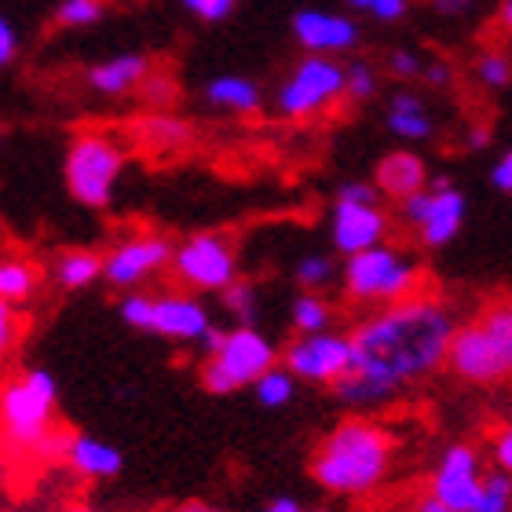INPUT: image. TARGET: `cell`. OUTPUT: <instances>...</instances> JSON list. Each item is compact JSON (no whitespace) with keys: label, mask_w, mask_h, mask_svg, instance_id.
I'll use <instances>...</instances> for the list:
<instances>
[{"label":"cell","mask_w":512,"mask_h":512,"mask_svg":"<svg viewBox=\"0 0 512 512\" xmlns=\"http://www.w3.org/2000/svg\"><path fill=\"white\" fill-rule=\"evenodd\" d=\"M107 15V0H59L55 22L66 30H81V26H96Z\"/></svg>","instance_id":"cell-30"},{"label":"cell","mask_w":512,"mask_h":512,"mask_svg":"<svg viewBox=\"0 0 512 512\" xmlns=\"http://www.w3.org/2000/svg\"><path fill=\"white\" fill-rule=\"evenodd\" d=\"M136 136L154 154H180L183 147L194 143V128L191 121L172 114V110H154V114H143L136 121Z\"/></svg>","instance_id":"cell-21"},{"label":"cell","mask_w":512,"mask_h":512,"mask_svg":"<svg viewBox=\"0 0 512 512\" xmlns=\"http://www.w3.org/2000/svg\"><path fill=\"white\" fill-rule=\"evenodd\" d=\"M344 96L352 99V103H370L377 96V70L366 59L348 63V88H344Z\"/></svg>","instance_id":"cell-32"},{"label":"cell","mask_w":512,"mask_h":512,"mask_svg":"<svg viewBox=\"0 0 512 512\" xmlns=\"http://www.w3.org/2000/svg\"><path fill=\"white\" fill-rule=\"evenodd\" d=\"M0 139H4V128H0Z\"/></svg>","instance_id":"cell-52"},{"label":"cell","mask_w":512,"mask_h":512,"mask_svg":"<svg viewBox=\"0 0 512 512\" xmlns=\"http://www.w3.org/2000/svg\"><path fill=\"white\" fill-rule=\"evenodd\" d=\"M275 341L260 333L256 326H231L224 341L202 363V388L213 395H235L242 388H253L267 370L278 366Z\"/></svg>","instance_id":"cell-8"},{"label":"cell","mask_w":512,"mask_h":512,"mask_svg":"<svg viewBox=\"0 0 512 512\" xmlns=\"http://www.w3.org/2000/svg\"><path fill=\"white\" fill-rule=\"evenodd\" d=\"M476 81H480L483 88H509L512 85V55L509 52H498V48H491V52H483L480 59H476Z\"/></svg>","instance_id":"cell-31"},{"label":"cell","mask_w":512,"mask_h":512,"mask_svg":"<svg viewBox=\"0 0 512 512\" xmlns=\"http://www.w3.org/2000/svg\"><path fill=\"white\" fill-rule=\"evenodd\" d=\"M414 512H454V509H450V505L439 502L436 494H421V498H417V502H414Z\"/></svg>","instance_id":"cell-45"},{"label":"cell","mask_w":512,"mask_h":512,"mask_svg":"<svg viewBox=\"0 0 512 512\" xmlns=\"http://www.w3.org/2000/svg\"><path fill=\"white\" fill-rule=\"evenodd\" d=\"M458 319L447 300L417 293L355 322L352 370L333 395L352 410H377L447 366Z\"/></svg>","instance_id":"cell-1"},{"label":"cell","mask_w":512,"mask_h":512,"mask_svg":"<svg viewBox=\"0 0 512 512\" xmlns=\"http://www.w3.org/2000/svg\"><path fill=\"white\" fill-rule=\"evenodd\" d=\"M139 96H143L147 107L169 110L172 96H176V85H172V77H165V74H150L147 81H143V88H139Z\"/></svg>","instance_id":"cell-33"},{"label":"cell","mask_w":512,"mask_h":512,"mask_svg":"<svg viewBox=\"0 0 512 512\" xmlns=\"http://www.w3.org/2000/svg\"><path fill=\"white\" fill-rule=\"evenodd\" d=\"M395 461V436L370 417H344L311 454V480L337 498L374 494Z\"/></svg>","instance_id":"cell-2"},{"label":"cell","mask_w":512,"mask_h":512,"mask_svg":"<svg viewBox=\"0 0 512 512\" xmlns=\"http://www.w3.org/2000/svg\"><path fill=\"white\" fill-rule=\"evenodd\" d=\"M472 512H512V476H505L502 469H487Z\"/></svg>","instance_id":"cell-29"},{"label":"cell","mask_w":512,"mask_h":512,"mask_svg":"<svg viewBox=\"0 0 512 512\" xmlns=\"http://www.w3.org/2000/svg\"><path fill=\"white\" fill-rule=\"evenodd\" d=\"M289 30H293V41L308 55H333L337 59L341 52H352L359 44V26L341 11L300 8L289 22Z\"/></svg>","instance_id":"cell-16"},{"label":"cell","mask_w":512,"mask_h":512,"mask_svg":"<svg viewBox=\"0 0 512 512\" xmlns=\"http://www.w3.org/2000/svg\"><path fill=\"white\" fill-rule=\"evenodd\" d=\"M447 370L476 388L512 381V297L494 300L472 319L458 322L450 341Z\"/></svg>","instance_id":"cell-3"},{"label":"cell","mask_w":512,"mask_h":512,"mask_svg":"<svg viewBox=\"0 0 512 512\" xmlns=\"http://www.w3.org/2000/svg\"><path fill=\"white\" fill-rule=\"evenodd\" d=\"M315 512H333V509H315Z\"/></svg>","instance_id":"cell-51"},{"label":"cell","mask_w":512,"mask_h":512,"mask_svg":"<svg viewBox=\"0 0 512 512\" xmlns=\"http://www.w3.org/2000/svg\"><path fill=\"white\" fill-rule=\"evenodd\" d=\"M388 70H392V77H399V81H417V77L425 74V59H421V52H414V48H395V52L388 55Z\"/></svg>","instance_id":"cell-34"},{"label":"cell","mask_w":512,"mask_h":512,"mask_svg":"<svg viewBox=\"0 0 512 512\" xmlns=\"http://www.w3.org/2000/svg\"><path fill=\"white\" fill-rule=\"evenodd\" d=\"M172 278L194 293H224L238 282V253L227 235L202 231L183 238L172 253Z\"/></svg>","instance_id":"cell-11"},{"label":"cell","mask_w":512,"mask_h":512,"mask_svg":"<svg viewBox=\"0 0 512 512\" xmlns=\"http://www.w3.org/2000/svg\"><path fill=\"white\" fill-rule=\"evenodd\" d=\"M202 99L213 110H220V114H242V118H246V114L260 110L264 92H260V85L246 74H216L205 81Z\"/></svg>","instance_id":"cell-20"},{"label":"cell","mask_w":512,"mask_h":512,"mask_svg":"<svg viewBox=\"0 0 512 512\" xmlns=\"http://www.w3.org/2000/svg\"><path fill=\"white\" fill-rule=\"evenodd\" d=\"M421 264L399 246L384 242L377 249H366L359 256H348L341 271V289L352 304L363 308H388L399 300H410L421 293Z\"/></svg>","instance_id":"cell-5"},{"label":"cell","mask_w":512,"mask_h":512,"mask_svg":"<svg viewBox=\"0 0 512 512\" xmlns=\"http://www.w3.org/2000/svg\"><path fill=\"white\" fill-rule=\"evenodd\" d=\"M483 454L472 443H450L439 454L436 469L428 476V494H436L439 502L450 505L454 512H472L483 487Z\"/></svg>","instance_id":"cell-14"},{"label":"cell","mask_w":512,"mask_h":512,"mask_svg":"<svg viewBox=\"0 0 512 512\" xmlns=\"http://www.w3.org/2000/svg\"><path fill=\"white\" fill-rule=\"evenodd\" d=\"M498 19H502V26L512 33V0H502V8H498Z\"/></svg>","instance_id":"cell-48"},{"label":"cell","mask_w":512,"mask_h":512,"mask_svg":"<svg viewBox=\"0 0 512 512\" xmlns=\"http://www.w3.org/2000/svg\"><path fill=\"white\" fill-rule=\"evenodd\" d=\"M344 88H348V66L341 59H333V55H304L286 74V81L278 85L275 107L289 121L319 118L333 103H341Z\"/></svg>","instance_id":"cell-9"},{"label":"cell","mask_w":512,"mask_h":512,"mask_svg":"<svg viewBox=\"0 0 512 512\" xmlns=\"http://www.w3.org/2000/svg\"><path fill=\"white\" fill-rule=\"evenodd\" d=\"M469 216V198L447 176H432L425 191L399 202V220L417 235L425 249H443L461 235Z\"/></svg>","instance_id":"cell-10"},{"label":"cell","mask_w":512,"mask_h":512,"mask_svg":"<svg viewBox=\"0 0 512 512\" xmlns=\"http://www.w3.org/2000/svg\"><path fill=\"white\" fill-rule=\"evenodd\" d=\"M289 319H293L297 337L333 330V308L322 293H300V297L293 300V308H289Z\"/></svg>","instance_id":"cell-25"},{"label":"cell","mask_w":512,"mask_h":512,"mask_svg":"<svg viewBox=\"0 0 512 512\" xmlns=\"http://www.w3.org/2000/svg\"><path fill=\"white\" fill-rule=\"evenodd\" d=\"M337 198L341 202H381V191L374 180H344L337 187Z\"/></svg>","instance_id":"cell-38"},{"label":"cell","mask_w":512,"mask_h":512,"mask_svg":"<svg viewBox=\"0 0 512 512\" xmlns=\"http://www.w3.org/2000/svg\"><path fill=\"white\" fill-rule=\"evenodd\" d=\"M41 286V271L30 264V260H0V297L8 300V304H22V300H30Z\"/></svg>","instance_id":"cell-24"},{"label":"cell","mask_w":512,"mask_h":512,"mask_svg":"<svg viewBox=\"0 0 512 512\" xmlns=\"http://www.w3.org/2000/svg\"><path fill=\"white\" fill-rule=\"evenodd\" d=\"M19 59V33H15V26H11V19L0 11V70L4 66H11Z\"/></svg>","instance_id":"cell-39"},{"label":"cell","mask_w":512,"mask_h":512,"mask_svg":"<svg viewBox=\"0 0 512 512\" xmlns=\"http://www.w3.org/2000/svg\"><path fill=\"white\" fill-rule=\"evenodd\" d=\"M428 4H432V11L443 15V19H461V15H469L476 0H428Z\"/></svg>","instance_id":"cell-43"},{"label":"cell","mask_w":512,"mask_h":512,"mask_svg":"<svg viewBox=\"0 0 512 512\" xmlns=\"http://www.w3.org/2000/svg\"><path fill=\"white\" fill-rule=\"evenodd\" d=\"M220 304L235 319V326H253V319L260 315V293H256V286L246 282V278H238L235 286H227L220 293Z\"/></svg>","instance_id":"cell-27"},{"label":"cell","mask_w":512,"mask_h":512,"mask_svg":"<svg viewBox=\"0 0 512 512\" xmlns=\"http://www.w3.org/2000/svg\"><path fill=\"white\" fill-rule=\"evenodd\" d=\"M99 278H103V253H96V249H70L55 260V282L70 293L96 286Z\"/></svg>","instance_id":"cell-23"},{"label":"cell","mask_w":512,"mask_h":512,"mask_svg":"<svg viewBox=\"0 0 512 512\" xmlns=\"http://www.w3.org/2000/svg\"><path fill=\"white\" fill-rule=\"evenodd\" d=\"M406 11H410V0H377L374 8H370V15H374L377 22H399L406 19Z\"/></svg>","instance_id":"cell-40"},{"label":"cell","mask_w":512,"mask_h":512,"mask_svg":"<svg viewBox=\"0 0 512 512\" xmlns=\"http://www.w3.org/2000/svg\"><path fill=\"white\" fill-rule=\"evenodd\" d=\"M384 125L392 132L395 139H406V143H425L436 125H432V114H428L425 99L403 88V92H395L392 103H388V114H384Z\"/></svg>","instance_id":"cell-22"},{"label":"cell","mask_w":512,"mask_h":512,"mask_svg":"<svg viewBox=\"0 0 512 512\" xmlns=\"http://www.w3.org/2000/svg\"><path fill=\"white\" fill-rule=\"evenodd\" d=\"M374 4L377 0H348V8H355V11H370Z\"/></svg>","instance_id":"cell-49"},{"label":"cell","mask_w":512,"mask_h":512,"mask_svg":"<svg viewBox=\"0 0 512 512\" xmlns=\"http://www.w3.org/2000/svg\"><path fill=\"white\" fill-rule=\"evenodd\" d=\"M388 231H392V216L384 213L381 202H341V198L333 202L330 242L344 260L384 246Z\"/></svg>","instance_id":"cell-15"},{"label":"cell","mask_w":512,"mask_h":512,"mask_svg":"<svg viewBox=\"0 0 512 512\" xmlns=\"http://www.w3.org/2000/svg\"><path fill=\"white\" fill-rule=\"evenodd\" d=\"M63 512H96L92 505H70V509H63Z\"/></svg>","instance_id":"cell-50"},{"label":"cell","mask_w":512,"mask_h":512,"mask_svg":"<svg viewBox=\"0 0 512 512\" xmlns=\"http://www.w3.org/2000/svg\"><path fill=\"white\" fill-rule=\"evenodd\" d=\"M55 410H59L55 377L48 370H22L0 388V439L11 450L37 458L44 443L59 432Z\"/></svg>","instance_id":"cell-4"},{"label":"cell","mask_w":512,"mask_h":512,"mask_svg":"<svg viewBox=\"0 0 512 512\" xmlns=\"http://www.w3.org/2000/svg\"><path fill=\"white\" fill-rule=\"evenodd\" d=\"M172 253H176L172 238L158 235V231L128 235L103 253V282H110L121 293H132L154 275H161L172 264Z\"/></svg>","instance_id":"cell-12"},{"label":"cell","mask_w":512,"mask_h":512,"mask_svg":"<svg viewBox=\"0 0 512 512\" xmlns=\"http://www.w3.org/2000/svg\"><path fill=\"white\" fill-rule=\"evenodd\" d=\"M172 512H231V509H220V505H209V502H183Z\"/></svg>","instance_id":"cell-46"},{"label":"cell","mask_w":512,"mask_h":512,"mask_svg":"<svg viewBox=\"0 0 512 512\" xmlns=\"http://www.w3.org/2000/svg\"><path fill=\"white\" fill-rule=\"evenodd\" d=\"M154 74V63H150L143 52H125V55H114V59H103V63L88 66V88L99 92V96L107 99H118V96H132L143 88V81Z\"/></svg>","instance_id":"cell-17"},{"label":"cell","mask_w":512,"mask_h":512,"mask_svg":"<svg viewBox=\"0 0 512 512\" xmlns=\"http://www.w3.org/2000/svg\"><path fill=\"white\" fill-rule=\"evenodd\" d=\"M491 461L494 469H502L505 476H512V425H502L491 436Z\"/></svg>","instance_id":"cell-37"},{"label":"cell","mask_w":512,"mask_h":512,"mask_svg":"<svg viewBox=\"0 0 512 512\" xmlns=\"http://www.w3.org/2000/svg\"><path fill=\"white\" fill-rule=\"evenodd\" d=\"M297 384L300 381L289 374L286 366H275V370H267V374L253 384V395H256V403L264 406V410H282V406L293 403Z\"/></svg>","instance_id":"cell-26"},{"label":"cell","mask_w":512,"mask_h":512,"mask_svg":"<svg viewBox=\"0 0 512 512\" xmlns=\"http://www.w3.org/2000/svg\"><path fill=\"white\" fill-rule=\"evenodd\" d=\"M63 461L81 476V480H114L125 469L118 447H110L107 439L88 436V432H70Z\"/></svg>","instance_id":"cell-19"},{"label":"cell","mask_w":512,"mask_h":512,"mask_svg":"<svg viewBox=\"0 0 512 512\" xmlns=\"http://www.w3.org/2000/svg\"><path fill=\"white\" fill-rule=\"evenodd\" d=\"M128 169V154L118 136L110 132H77L66 147L63 180L66 191L85 209H107L114 205V194L121 187V176Z\"/></svg>","instance_id":"cell-6"},{"label":"cell","mask_w":512,"mask_h":512,"mask_svg":"<svg viewBox=\"0 0 512 512\" xmlns=\"http://www.w3.org/2000/svg\"><path fill=\"white\" fill-rule=\"evenodd\" d=\"M19 311H15V304H8V300L0 297V359L15 348V341H19Z\"/></svg>","instance_id":"cell-36"},{"label":"cell","mask_w":512,"mask_h":512,"mask_svg":"<svg viewBox=\"0 0 512 512\" xmlns=\"http://www.w3.org/2000/svg\"><path fill=\"white\" fill-rule=\"evenodd\" d=\"M491 183H494V187H498L502 194H512V150H505L502 158L494 161Z\"/></svg>","instance_id":"cell-41"},{"label":"cell","mask_w":512,"mask_h":512,"mask_svg":"<svg viewBox=\"0 0 512 512\" xmlns=\"http://www.w3.org/2000/svg\"><path fill=\"white\" fill-rule=\"evenodd\" d=\"M260 512H308V509H304V505H300L297 498H289V494H282V498H271V502H267Z\"/></svg>","instance_id":"cell-44"},{"label":"cell","mask_w":512,"mask_h":512,"mask_svg":"<svg viewBox=\"0 0 512 512\" xmlns=\"http://www.w3.org/2000/svg\"><path fill=\"white\" fill-rule=\"evenodd\" d=\"M183 8L191 11L194 19L202 22H224L231 11H235L238 0H180Z\"/></svg>","instance_id":"cell-35"},{"label":"cell","mask_w":512,"mask_h":512,"mask_svg":"<svg viewBox=\"0 0 512 512\" xmlns=\"http://www.w3.org/2000/svg\"><path fill=\"white\" fill-rule=\"evenodd\" d=\"M487 143H491V132H487V128H472V132H469V147L480 150V147H487Z\"/></svg>","instance_id":"cell-47"},{"label":"cell","mask_w":512,"mask_h":512,"mask_svg":"<svg viewBox=\"0 0 512 512\" xmlns=\"http://www.w3.org/2000/svg\"><path fill=\"white\" fill-rule=\"evenodd\" d=\"M118 315L132 330L154 333V337H165V341L176 344H202L205 333L216 326L205 300L194 297V293H143V289H132L121 297Z\"/></svg>","instance_id":"cell-7"},{"label":"cell","mask_w":512,"mask_h":512,"mask_svg":"<svg viewBox=\"0 0 512 512\" xmlns=\"http://www.w3.org/2000/svg\"><path fill=\"white\" fill-rule=\"evenodd\" d=\"M333 275H337V264L326 253H304L293 264V278L297 286H304V293H322L333 282Z\"/></svg>","instance_id":"cell-28"},{"label":"cell","mask_w":512,"mask_h":512,"mask_svg":"<svg viewBox=\"0 0 512 512\" xmlns=\"http://www.w3.org/2000/svg\"><path fill=\"white\" fill-rule=\"evenodd\" d=\"M282 366L304 384H337L352 370V337L337 330L297 337L282 352Z\"/></svg>","instance_id":"cell-13"},{"label":"cell","mask_w":512,"mask_h":512,"mask_svg":"<svg viewBox=\"0 0 512 512\" xmlns=\"http://www.w3.org/2000/svg\"><path fill=\"white\" fill-rule=\"evenodd\" d=\"M421 81H428L432 88H447L450 81H454V70H450V63L436 59V63H425V74H421Z\"/></svg>","instance_id":"cell-42"},{"label":"cell","mask_w":512,"mask_h":512,"mask_svg":"<svg viewBox=\"0 0 512 512\" xmlns=\"http://www.w3.org/2000/svg\"><path fill=\"white\" fill-rule=\"evenodd\" d=\"M428 180H432L428 165L417 150H392V154H384L377 161V176H374L377 191H381V198H392L395 205L406 202L410 194L425 191Z\"/></svg>","instance_id":"cell-18"}]
</instances>
